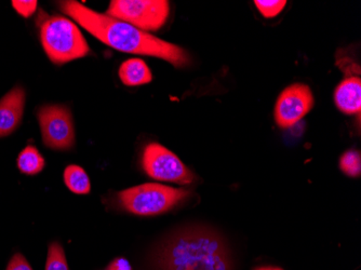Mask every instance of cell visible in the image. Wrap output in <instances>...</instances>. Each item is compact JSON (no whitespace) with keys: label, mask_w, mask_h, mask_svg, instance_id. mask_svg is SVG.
I'll return each instance as SVG.
<instances>
[{"label":"cell","mask_w":361,"mask_h":270,"mask_svg":"<svg viewBox=\"0 0 361 270\" xmlns=\"http://www.w3.org/2000/svg\"><path fill=\"white\" fill-rule=\"evenodd\" d=\"M61 9L91 35L118 51L162 59L176 67L190 63V56L184 49L114 19L106 13L93 11L72 0L61 3Z\"/></svg>","instance_id":"6da1fadb"},{"label":"cell","mask_w":361,"mask_h":270,"mask_svg":"<svg viewBox=\"0 0 361 270\" xmlns=\"http://www.w3.org/2000/svg\"><path fill=\"white\" fill-rule=\"evenodd\" d=\"M157 270H232L226 245L214 231L188 228L166 239L155 254Z\"/></svg>","instance_id":"7a4b0ae2"},{"label":"cell","mask_w":361,"mask_h":270,"mask_svg":"<svg viewBox=\"0 0 361 270\" xmlns=\"http://www.w3.org/2000/svg\"><path fill=\"white\" fill-rule=\"evenodd\" d=\"M40 40L48 58L62 65L88 56L90 49L74 22L62 16L44 20L40 26Z\"/></svg>","instance_id":"3957f363"},{"label":"cell","mask_w":361,"mask_h":270,"mask_svg":"<svg viewBox=\"0 0 361 270\" xmlns=\"http://www.w3.org/2000/svg\"><path fill=\"white\" fill-rule=\"evenodd\" d=\"M190 195L183 188L160 184H143L118 194L121 206L128 212L141 216L161 214L178 206Z\"/></svg>","instance_id":"277c9868"},{"label":"cell","mask_w":361,"mask_h":270,"mask_svg":"<svg viewBox=\"0 0 361 270\" xmlns=\"http://www.w3.org/2000/svg\"><path fill=\"white\" fill-rule=\"evenodd\" d=\"M169 13L170 4L167 0H114L106 12L114 19L145 32L161 28Z\"/></svg>","instance_id":"5b68a950"},{"label":"cell","mask_w":361,"mask_h":270,"mask_svg":"<svg viewBox=\"0 0 361 270\" xmlns=\"http://www.w3.org/2000/svg\"><path fill=\"white\" fill-rule=\"evenodd\" d=\"M142 166L146 174L155 180L183 185L194 180V176L182 160L158 143L146 146L142 156Z\"/></svg>","instance_id":"8992f818"},{"label":"cell","mask_w":361,"mask_h":270,"mask_svg":"<svg viewBox=\"0 0 361 270\" xmlns=\"http://www.w3.org/2000/svg\"><path fill=\"white\" fill-rule=\"evenodd\" d=\"M42 141L54 150H68L75 144V130L72 113L68 107L47 105L37 113Z\"/></svg>","instance_id":"52a82bcc"},{"label":"cell","mask_w":361,"mask_h":270,"mask_svg":"<svg viewBox=\"0 0 361 270\" xmlns=\"http://www.w3.org/2000/svg\"><path fill=\"white\" fill-rule=\"evenodd\" d=\"M314 106L312 89L304 83H293L278 97L275 106L276 123L290 128L303 119Z\"/></svg>","instance_id":"ba28073f"},{"label":"cell","mask_w":361,"mask_h":270,"mask_svg":"<svg viewBox=\"0 0 361 270\" xmlns=\"http://www.w3.org/2000/svg\"><path fill=\"white\" fill-rule=\"evenodd\" d=\"M345 74L334 92L336 107L346 115H360L361 79L360 65L348 56H340L336 63Z\"/></svg>","instance_id":"9c48e42d"},{"label":"cell","mask_w":361,"mask_h":270,"mask_svg":"<svg viewBox=\"0 0 361 270\" xmlns=\"http://www.w3.org/2000/svg\"><path fill=\"white\" fill-rule=\"evenodd\" d=\"M25 91L16 87L0 99V137L13 133L22 121L25 106Z\"/></svg>","instance_id":"30bf717a"},{"label":"cell","mask_w":361,"mask_h":270,"mask_svg":"<svg viewBox=\"0 0 361 270\" xmlns=\"http://www.w3.org/2000/svg\"><path fill=\"white\" fill-rule=\"evenodd\" d=\"M119 78L129 87L141 86L153 79L149 67L141 59H129L119 67Z\"/></svg>","instance_id":"8fae6325"},{"label":"cell","mask_w":361,"mask_h":270,"mask_svg":"<svg viewBox=\"0 0 361 270\" xmlns=\"http://www.w3.org/2000/svg\"><path fill=\"white\" fill-rule=\"evenodd\" d=\"M16 164L22 173L36 176L44 170L46 161L35 146L28 145L18 156Z\"/></svg>","instance_id":"7c38bea8"},{"label":"cell","mask_w":361,"mask_h":270,"mask_svg":"<svg viewBox=\"0 0 361 270\" xmlns=\"http://www.w3.org/2000/svg\"><path fill=\"white\" fill-rule=\"evenodd\" d=\"M64 182L66 188L74 194L88 195L90 192V178L81 166L72 164L65 168Z\"/></svg>","instance_id":"4fadbf2b"},{"label":"cell","mask_w":361,"mask_h":270,"mask_svg":"<svg viewBox=\"0 0 361 270\" xmlns=\"http://www.w3.org/2000/svg\"><path fill=\"white\" fill-rule=\"evenodd\" d=\"M46 270H70L64 249L59 243H52L49 245Z\"/></svg>","instance_id":"5bb4252c"},{"label":"cell","mask_w":361,"mask_h":270,"mask_svg":"<svg viewBox=\"0 0 361 270\" xmlns=\"http://www.w3.org/2000/svg\"><path fill=\"white\" fill-rule=\"evenodd\" d=\"M340 168L344 173L352 178H358L361 173L360 153L357 150H348L340 159Z\"/></svg>","instance_id":"9a60e30c"},{"label":"cell","mask_w":361,"mask_h":270,"mask_svg":"<svg viewBox=\"0 0 361 270\" xmlns=\"http://www.w3.org/2000/svg\"><path fill=\"white\" fill-rule=\"evenodd\" d=\"M255 7L257 8L264 18H275L283 11L287 5L286 0H255Z\"/></svg>","instance_id":"2e32d148"},{"label":"cell","mask_w":361,"mask_h":270,"mask_svg":"<svg viewBox=\"0 0 361 270\" xmlns=\"http://www.w3.org/2000/svg\"><path fill=\"white\" fill-rule=\"evenodd\" d=\"M37 4L36 0H13L12 7L20 16H23V18H30L35 13L36 9H37Z\"/></svg>","instance_id":"e0dca14e"},{"label":"cell","mask_w":361,"mask_h":270,"mask_svg":"<svg viewBox=\"0 0 361 270\" xmlns=\"http://www.w3.org/2000/svg\"><path fill=\"white\" fill-rule=\"evenodd\" d=\"M6 270H32V268L21 253H16L8 263Z\"/></svg>","instance_id":"ac0fdd59"},{"label":"cell","mask_w":361,"mask_h":270,"mask_svg":"<svg viewBox=\"0 0 361 270\" xmlns=\"http://www.w3.org/2000/svg\"><path fill=\"white\" fill-rule=\"evenodd\" d=\"M106 270H133V267H131V264L129 263L128 259L119 257V259H114L107 266Z\"/></svg>","instance_id":"d6986e66"},{"label":"cell","mask_w":361,"mask_h":270,"mask_svg":"<svg viewBox=\"0 0 361 270\" xmlns=\"http://www.w3.org/2000/svg\"><path fill=\"white\" fill-rule=\"evenodd\" d=\"M255 270H283V269H281V268H277V267H259Z\"/></svg>","instance_id":"ffe728a7"}]
</instances>
